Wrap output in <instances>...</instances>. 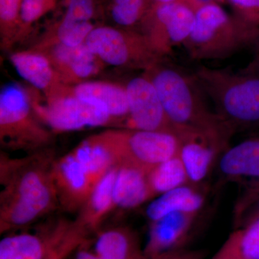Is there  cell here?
<instances>
[{"mask_svg":"<svg viewBox=\"0 0 259 259\" xmlns=\"http://www.w3.org/2000/svg\"><path fill=\"white\" fill-rule=\"evenodd\" d=\"M55 161L48 152L18 158L1 155V234L26 228L60 207L53 173Z\"/></svg>","mask_w":259,"mask_h":259,"instance_id":"1","label":"cell"},{"mask_svg":"<svg viewBox=\"0 0 259 259\" xmlns=\"http://www.w3.org/2000/svg\"><path fill=\"white\" fill-rule=\"evenodd\" d=\"M144 74L157 90L179 137L184 134L202 135L223 151L228 148L233 131L209 108L207 95L194 74L162 60L145 70Z\"/></svg>","mask_w":259,"mask_h":259,"instance_id":"2","label":"cell"},{"mask_svg":"<svg viewBox=\"0 0 259 259\" xmlns=\"http://www.w3.org/2000/svg\"><path fill=\"white\" fill-rule=\"evenodd\" d=\"M194 74L232 131L259 125V55L238 71L202 66Z\"/></svg>","mask_w":259,"mask_h":259,"instance_id":"3","label":"cell"},{"mask_svg":"<svg viewBox=\"0 0 259 259\" xmlns=\"http://www.w3.org/2000/svg\"><path fill=\"white\" fill-rule=\"evenodd\" d=\"M258 35V25L231 16L221 5L207 0L196 8L193 28L183 46L195 60L223 59L256 44Z\"/></svg>","mask_w":259,"mask_h":259,"instance_id":"4","label":"cell"},{"mask_svg":"<svg viewBox=\"0 0 259 259\" xmlns=\"http://www.w3.org/2000/svg\"><path fill=\"white\" fill-rule=\"evenodd\" d=\"M90 234L76 220L60 218L33 232L7 233L0 241V259H68Z\"/></svg>","mask_w":259,"mask_h":259,"instance_id":"5","label":"cell"},{"mask_svg":"<svg viewBox=\"0 0 259 259\" xmlns=\"http://www.w3.org/2000/svg\"><path fill=\"white\" fill-rule=\"evenodd\" d=\"M28 94L18 84L5 86L0 93V140L16 151L39 150L49 144L51 134L40 124Z\"/></svg>","mask_w":259,"mask_h":259,"instance_id":"6","label":"cell"},{"mask_svg":"<svg viewBox=\"0 0 259 259\" xmlns=\"http://www.w3.org/2000/svg\"><path fill=\"white\" fill-rule=\"evenodd\" d=\"M100 135L117 164L126 163L151 171L179 154L180 139L168 131L110 130Z\"/></svg>","mask_w":259,"mask_h":259,"instance_id":"7","label":"cell"},{"mask_svg":"<svg viewBox=\"0 0 259 259\" xmlns=\"http://www.w3.org/2000/svg\"><path fill=\"white\" fill-rule=\"evenodd\" d=\"M85 44L102 62L112 66L146 70L163 59L144 34L127 28L95 27Z\"/></svg>","mask_w":259,"mask_h":259,"instance_id":"8","label":"cell"},{"mask_svg":"<svg viewBox=\"0 0 259 259\" xmlns=\"http://www.w3.org/2000/svg\"><path fill=\"white\" fill-rule=\"evenodd\" d=\"M199 3L177 2L153 5L143 21L144 32L158 55L164 57L174 48L184 45L193 28Z\"/></svg>","mask_w":259,"mask_h":259,"instance_id":"9","label":"cell"},{"mask_svg":"<svg viewBox=\"0 0 259 259\" xmlns=\"http://www.w3.org/2000/svg\"><path fill=\"white\" fill-rule=\"evenodd\" d=\"M64 91V89L49 97L45 106L34 107L38 118L54 131L66 132L106 125L113 119L101 102Z\"/></svg>","mask_w":259,"mask_h":259,"instance_id":"10","label":"cell"},{"mask_svg":"<svg viewBox=\"0 0 259 259\" xmlns=\"http://www.w3.org/2000/svg\"><path fill=\"white\" fill-rule=\"evenodd\" d=\"M125 88L129 105V129L168 131L177 135L167 117L157 90L146 75L130 80Z\"/></svg>","mask_w":259,"mask_h":259,"instance_id":"11","label":"cell"},{"mask_svg":"<svg viewBox=\"0 0 259 259\" xmlns=\"http://www.w3.org/2000/svg\"><path fill=\"white\" fill-rule=\"evenodd\" d=\"M197 214L173 212L151 222L147 241L143 248L144 259H161L183 250Z\"/></svg>","mask_w":259,"mask_h":259,"instance_id":"12","label":"cell"},{"mask_svg":"<svg viewBox=\"0 0 259 259\" xmlns=\"http://www.w3.org/2000/svg\"><path fill=\"white\" fill-rule=\"evenodd\" d=\"M54 182L59 205L67 212L81 210L93 192V181L70 152L54 162Z\"/></svg>","mask_w":259,"mask_h":259,"instance_id":"13","label":"cell"},{"mask_svg":"<svg viewBox=\"0 0 259 259\" xmlns=\"http://www.w3.org/2000/svg\"><path fill=\"white\" fill-rule=\"evenodd\" d=\"M47 57L64 83L83 82V80L97 74L104 64L85 42L75 47L56 42Z\"/></svg>","mask_w":259,"mask_h":259,"instance_id":"14","label":"cell"},{"mask_svg":"<svg viewBox=\"0 0 259 259\" xmlns=\"http://www.w3.org/2000/svg\"><path fill=\"white\" fill-rule=\"evenodd\" d=\"M179 156L191 185H199L208 176L218 153L223 152L207 138L197 134L181 135Z\"/></svg>","mask_w":259,"mask_h":259,"instance_id":"15","label":"cell"},{"mask_svg":"<svg viewBox=\"0 0 259 259\" xmlns=\"http://www.w3.org/2000/svg\"><path fill=\"white\" fill-rule=\"evenodd\" d=\"M219 170L228 180L259 178V137L250 138L223 151Z\"/></svg>","mask_w":259,"mask_h":259,"instance_id":"16","label":"cell"},{"mask_svg":"<svg viewBox=\"0 0 259 259\" xmlns=\"http://www.w3.org/2000/svg\"><path fill=\"white\" fill-rule=\"evenodd\" d=\"M117 166L113 193L115 207L134 209L153 198L147 171L130 163Z\"/></svg>","mask_w":259,"mask_h":259,"instance_id":"17","label":"cell"},{"mask_svg":"<svg viewBox=\"0 0 259 259\" xmlns=\"http://www.w3.org/2000/svg\"><path fill=\"white\" fill-rule=\"evenodd\" d=\"M10 61L18 74L32 86L44 90L49 97L61 90L60 78L47 56L37 52L15 53Z\"/></svg>","mask_w":259,"mask_h":259,"instance_id":"18","label":"cell"},{"mask_svg":"<svg viewBox=\"0 0 259 259\" xmlns=\"http://www.w3.org/2000/svg\"><path fill=\"white\" fill-rule=\"evenodd\" d=\"M204 202L205 194L199 185L187 184L156 197L148 204L146 215L153 222L173 212L198 214Z\"/></svg>","mask_w":259,"mask_h":259,"instance_id":"19","label":"cell"},{"mask_svg":"<svg viewBox=\"0 0 259 259\" xmlns=\"http://www.w3.org/2000/svg\"><path fill=\"white\" fill-rule=\"evenodd\" d=\"M118 166H114L97 182L76 221L90 233L97 232L114 205V185Z\"/></svg>","mask_w":259,"mask_h":259,"instance_id":"20","label":"cell"},{"mask_svg":"<svg viewBox=\"0 0 259 259\" xmlns=\"http://www.w3.org/2000/svg\"><path fill=\"white\" fill-rule=\"evenodd\" d=\"M94 248L100 259H144L139 238L128 228L98 231Z\"/></svg>","mask_w":259,"mask_h":259,"instance_id":"21","label":"cell"},{"mask_svg":"<svg viewBox=\"0 0 259 259\" xmlns=\"http://www.w3.org/2000/svg\"><path fill=\"white\" fill-rule=\"evenodd\" d=\"M71 93L101 102L113 120L128 118V100L125 87L105 81H83L74 87Z\"/></svg>","mask_w":259,"mask_h":259,"instance_id":"22","label":"cell"},{"mask_svg":"<svg viewBox=\"0 0 259 259\" xmlns=\"http://www.w3.org/2000/svg\"><path fill=\"white\" fill-rule=\"evenodd\" d=\"M71 153L83 167L95 186L117 165L111 151L99 134L84 140Z\"/></svg>","mask_w":259,"mask_h":259,"instance_id":"23","label":"cell"},{"mask_svg":"<svg viewBox=\"0 0 259 259\" xmlns=\"http://www.w3.org/2000/svg\"><path fill=\"white\" fill-rule=\"evenodd\" d=\"M212 259H259V219L237 228Z\"/></svg>","mask_w":259,"mask_h":259,"instance_id":"24","label":"cell"},{"mask_svg":"<svg viewBox=\"0 0 259 259\" xmlns=\"http://www.w3.org/2000/svg\"><path fill=\"white\" fill-rule=\"evenodd\" d=\"M148 182L152 197L190 184L179 155L155 166L148 172Z\"/></svg>","mask_w":259,"mask_h":259,"instance_id":"25","label":"cell"},{"mask_svg":"<svg viewBox=\"0 0 259 259\" xmlns=\"http://www.w3.org/2000/svg\"><path fill=\"white\" fill-rule=\"evenodd\" d=\"M151 7V0H112L110 15L121 28H129L144 20Z\"/></svg>","mask_w":259,"mask_h":259,"instance_id":"26","label":"cell"},{"mask_svg":"<svg viewBox=\"0 0 259 259\" xmlns=\"http://www.w3.org/2000/svg\"><path fill=\"white\" fill-rule=\"evenodd\" d=\"M22 3L23 0H0V28L5 44L20 32Z\"/></svg>","mask_w":259,"mask_h":259,"instance_id":"27","label":"cell"},{"mask_svg":"<svg viewBox=\"0 0 259 259\" xmlns=\"http://www.w3.org/2000/svg\"><path fill=\"white\" fill-rule=\"evenodd\" d=\"M95 13V0H69L59 25L73 26L91 23Z\"/></svg>","mask_w":259,"mask_h":259,"instance_id":"28","label":"cell"},{"mask_svg":"<svg viewBox=\"0 0 259 259\" xmlns=\"http://www.w3.org/2000/svg\"><path fill=\"white\" fill-rule=\"evenodd\" d=\"M56 4V0H23L20 31L40 20L54 9Z\"/></svg>","mask_w":259,"mask_h":259,"instance_id":"29","label":"cell"},{"mask_svg":"<svg viewBox=\"0 0 259 259\" xmlns=\"http://www.w3.org/2000/svg\"><path fill=\"white\" fill-rule=\"evenodd\" d=\"M236 10V15L259 25V0H228Z\"/></svg>","mask_w":259,"mask_h":259,"instance_id":"30","label":"cell"},{"mask_svg":"<svg viewBox=\"0 0 259 259\" xmlns=\"http://www.w3.org/2000/svg\"><path fill=\"white\" fill-rule=\"evenodd\" d=\"M259 197V178L250 181L247 185L246 190L243 192L239 201L237 202L235 209V218L239 215L250 204Z\"/></svg>","mask_w":259,"mask_h":259,"instance_id":"31","label":"cell"},{"mask_svg":"<svg viewBox=\"0 0 259 259\" xmlns=\"http://www.w3.org/2000/svg\"><path fill=\"white\" fill-rule=\"evenodd\" d=\"M236 228L259 219V197L245 210L235 218Z\"/></svg>","mask_w":259,"mask_h":259,"instance_id":"32","label":"cell"},{"mask_svg":"<svg viewBox=\"0 0 259 259\" xmlns=\"http://www.w3.org/2000/svg\"><path fill=\"white\" fill-rule=\"evenodd\" d=\"M90 243L91 240L90 239L80 245L73 253L72 259H100L94 247L91 248Z\"/></svg>","mask_w":259,"mask_h":259,"instance_id":"33","label":"cell"},{"mask_svg":"<svg viewBox=\"0 0 259 259\" xmlns=\"http://www.w3.org/2000/svg\"><path fill=\"white\" fill-rule=\"evenodd\" d=\"M161 259H202V254L199 252L181 250Z\"/></svg>","mask_w":259,"mask_h":259,"instance_id":"34","label":"cell"},{"mask_svg":"<svg viewBox=\"0 0 259 259\" xmlns=\"http://www.w3.org/2000/svg\"><path fill=\"white\" fill-rule=\"evenodd\" d=\"M201 0H151V6L168 3H177V2H189V3H199Z\"/></svg>","mask_w":259,"mask_h":259,"instance_id":"35","label":"cell"},{"mask_svg":"<svg viewBox=\"0 0 259 259\" xmlns=\"http://www.w3.org/2000/svg\"><path fill=\"white\" fill-rule=\"evenodd\" d=\"M255 45L258 46V47H259V35H258V39H257L256 44H255Z\"/></svg>","mask_w":259,"mask_h":259,"instance_id":"36","label":"cell"}]
</instances>
